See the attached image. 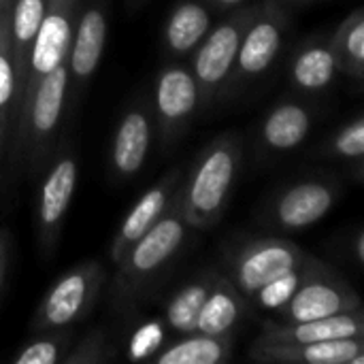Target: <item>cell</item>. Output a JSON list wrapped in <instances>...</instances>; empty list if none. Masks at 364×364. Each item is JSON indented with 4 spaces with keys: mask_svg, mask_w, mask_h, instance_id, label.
Segmentation results:
<instances>
[{
    "mask_svg": "<svg viewBox=\"0 0 364 364\" xmlns=\"http://www.w3.org/2000/svg\"><path fill=\"white\" fill-rule=\"evenodd\" d=\"M166 322L164 318H154V320H147L145 324H141L130 341H128V360L132 363H139V360H147V358H154L166 343Z\"/></svg>",
    "mask_w": 364,
    "mask_h": 364,
    "instance_id": "29",
    "label": "cell"
},
{
    "mask_svg": "<svg viewBox=\"0 0 364 364\" xmlns=\"http://www.w3.org/2000/svg\"><path fill=\"white\" fill-rule=\"evenodd\" d=\"M11 6H13V0H0V13L11 11Z\"/></svg>",
    "mask_w": 364,
    "mask_h": 364,
    "instance_id": "35",
    "label": "cell"
},
{
    "mask_svg": "<svg viewBox=\"0 0 364 364\" xmlns=\"http://www.w3.org/2000/svg\"><path fill=\"white\" fill-rule=\"evenodd\" d=\"M107 43V11L100 2H92L77 19L73 30L66 66L73 83H85L96 73Z\"/></svg>",
    "mask_w": 364,
    "mask_h": 364,
    "instance_id": "17",
    "label": "cell"
},
{
    "mask_svg": "<svg viewBox=\"0 0 364 364\" xmlns=\"http://www.w3.org/2000/svg\"><path fill=\"white\" fill-rule=\"evenodd\" d=\"M6 279V235L0 230V292Z\"/></svg>",
    "mask_w": 364,
    "mask_h": 364,
    "instance_id": "32",
    "label": "cell"
},
{
    "mask_svg": "<svg viewBox=\"0 0 364 364\" xmlns=\"http://www.w3.org/2000/svg\"><path fill=\"white\" fill-rule=\"evenodd\" d=\"M207 6H213V9H218V11H226V9H237V6H241L245 0H203Z\"/></svg>",
    "mask_w": 364,
    "mask_h": 364,
    "instance_id": "33",
    "label": "cell"
},
{
    "mask_svg": "<svg viewBox=\"0 0 364 364\" xmlns=\"http://www.w3.org/2000/svg\"><path fill=\"white\" fill-rule=\"evenodd\" d=\"M70 348V333L66 328L47 331L43 337L23 346L15 356L13 364H58Z\"/></svg>",
    "mask_w": 364,
    "mask_h": 364,
    "instance_id": "27",
    "label": "cell"
},
{
    "mask_svg": "<svg viewBox=\"0 0 364 364\" xmlns=\"http://www.w3.org/2000/svg\"><path fill=\"white\" fill-rule=\"evenodd\" d=\"M339 186L333 179H305L282 190L267 209V222L282 230H305L320 222L337 203Z\"/></svg>",
    "mask_w": 364,
    "mask_h": 364,
    "instance_id": "11",
    "label": "cell"
},
{
    "mask_svg": "<svg viewBox=\"0 0 364 364\" xmlns=\"http://www.w3.org/2000/svg\"><path fill=\"white\" fill-rule=\"evenodd\" d=\"M200 109V90L190 70L183 64L164 66L154 85V107L158 130L164 141L177 139Z\"/></svg>",
    "mask_w": 364,
    "mask_h": 364,
    "instance_id": "10",
    "label": "cell"
},
{
    "mask_svg": "<svg viewBox=\"0 0 364 364\" xmlns=\"http://www.w3.org/2000/svg\"><path fill=\"white\" fill-rule=\"evenodd\" d=\"M151 145V107L136 105L119 117L111 143V168L119 179L134 177L149 154Z\"/></svg>",
    "mask_w": 364,
    "mask_h": 364,
    "instance_id": "16",
    "label": "cell"
},
{
    "mask_svg": "<svg viewBox=\"0 0 364 364\" xmlns=\"http://www.w3.org/2000/svg\"><path fill=\"white\" fill-rule=\"evenodd\" d=\"M6 13H9V11H6ZM2 15H4V13H0V17H2Z\"/></svg>",
    "mask_w": 364,
    "mask_h": 364,
    "instance_id": "37",
    "label": "cell"
},
{
    "mask_svg": "<svg viewBox=\"0 0 364 364\" xmlns=\"http://www.w3.org/2000/svg\"><path fill=\"white\" fill-rule=\"evenodd\" d=\"M215 273H207L203 277H196L192 279L190 284H186L181 290H177L173 294V299L168 301L166 305V311H164V322H166V328L179 337L183 335H192L196 331V320H198V314L215 284Z\"/></svg>",
    "mask_w": 364,
    "mask_h": 364,
    "instance_id": "24",
    "label": "cell"
},
{
    "mask_svg": "<svg viewBox=\"0 0 364 364\" xmlns=\"http://www.w3.org/2000/svg\"><path fill=\"white\" fill-rule=\"evenodd\" d=\"M256 11L258 4L235 9L224 21L211 28L194 49L190 70L200 90V107H209L218 96L226 94L243 34Z\"/></svg>",
    "mask_w": 364,
    "mask_h": 364,
    "instance_id": "3",
    "label": "cell"
},
{
    "mask_svg": "<svg viewBox=\"0 0 364 364\" xmlns=\"http://www.w3.org/2000/svg\"><path fill=\"white\" fill-rule=\"evenodd\" d=\"M102 284L105 269L96 260L66 271L36 305L30 322L32 331H60L83 320L96 305Z\"/></svg>",
    "mask_w": 364,
    "mask_h": 364,
    "instance_id": "4",
    "label": "cell"
},
{
    "mask_svg": "<svg viewBox=\"0 0 364 364\" xmlns=\"http://www.w3.org/2000/svg\"><path fill=\"white\" fill-rule=\"evenodd\" d=\"M250 358L262 364H364V337L252 346Z\"/></svg>",
    "mask_w": 364,
    "mask_h": 364,
    "instance_id": "14",
    "label": "cell"
},
{
    "mask_svg": "<svg viewBox=\"0 0 364 364\" xmlns=\"http://www.w3.org/2000/svg\"><path fill=\"white\" fill-rule=\"evenodd\" d=\"M339 75V64L335 51L328 45L311 43L303 47L290 66V81L303 92L316 94L326 90Z\"/></svg>",
    "mask_w": 364,
    "mask_h": 364,
    "instance_id": "22",
    "label": "cell"
},
{
    "mask_svg": "<svg viewBox=\"0 0 364 364\" xmlns=\"http://www.w3.org/2000/svg\"><path fill=\"white\" fill-rule=\"evenodd\" d=\"M314 126L311 111L294 100L275 105L260 126V141L269 151H292L305 143Z\"/></svg>",
    "mask_w": 364,
    "mask_h": 364,
    "instance_id": "19",
    "label": "cell"
},
{
    "mask_svg": "<svg viewBox=\"0 0 364 364\" xmlns=\"http://www.w3.org/2000/svg\"><path fill=\"white\" fill-rule=\"evenodd\" d=\"M288 23L290 17L277 0H267L264 4H258V11L243 34L226 90L254 81L271 68L284 45Z\"/></svg>",
    "mask_w": 364,
    "mask_h": 364,
    "instance_id": "8",
    "label": "cell"
},
{
    "mask_svg": "<svg viewBox=\"0 0 364 364\" xmlns=\"http://www.w3.org/2000/svg\"><path fill=\"white\" fill-rule=\"evenodd\" d=\"M364 337L363 309L305 322H267L252 346L269 343H320L335 339Z\"/></svg>",
    "mask_w": 364,
    "mask_h": 364,
    "instance_id": "13",
    "label": "cell"
},
{
    "mask_svg": "<svg viewBox=\"0 0 364 364\" xmlns=\"http://www.w3.org/2000/svg\"><path fill=\"white\" fill-rule=\"evenodd\" d=\"M356 309H363L356 290L322 260L309 258L301 286L273 316L279 322H305Z\"/></svg>",
    "mask_w": 364,
    "mask_h": 364,
    "instance_id": "6",
    "label": "cell"
},
{
    "mask_svg": "<svg viewBox=\"0 0 364 364\" xmlns=\"http://www.w3.org/2000/svg\"><path fill=\"white\" fill-rule=\"evenodd\" d=\"M113 354L109 352V341L102 328L90 331L77 346H70L64 354L62 364H98L107 363Z\"/></svg>",
    "mask_w": 364,
    "mask_h": 364,
    "instance_id": "30",
    "label": "cell"
},
{
    "mask_svg": "<svg viewBox=\"0 0 364 364\" xmlns=\"http://www.w3.org/2000/svg\"><path fill=\"white\" fill-rule=\"evenodd\" d=\"M211 30V11L203 0H181L171 11L162 38L164 47L173 58H183L192 53L198 43Z\"/></svg>",
    "mask_w": 364,
    "mask_h": 364,
    "instance_id": "20",
    "label": "cell"
},
{
    "mask_svg": "<svg viewBox=\"0 0 364 364\" xmlns=\"http://www.w3.org/2000/svg\"><path fill=\"white\" fill-rule=\"evenodd\" d=\"M45 6H47V0H13L11 13H9V34H11L13 66L17 75V94L26 77L30 49L38 32L41 19L45 15Z\"/></svg>",
    "mask_w": 364,
    "mask_h": 364,
    "instance_id": "21",
    "label": "cell"
},
{
    "mask_svg": "<svg viewBox=\"0 0 364 364\" xmlns=\"http://www.w3.org/2000/svg\"><path fill=\"white\" fill-rule=\"evenodd\" d=\"M309 258H311V256H309ZM309 258H307V262H309ZM307 262L301 264V267H296V269H292V271H288V273H284V275H279V277H275V279H271L269 284H264V286L252 296V301H254L260 309H264V311H269V314L279 311V309L292 299V294L296 292V288L301 286L303 275H305V269H307Z\"/></svg>",
    "mask_w": 364,
    "mask_h": 364,
    "instance_id": "28",
    "label": "cell"
},
{
    "mask_svg": "<svg viewBox=\"0 0 364 364\" xmlns=\"http://www.w3.org/2000/svg\"><path fill=\"white\" fill-rule=\"evenodd\" d=\"M354 254H356V262L363 264L364 262V232L358 230L356 232V239H354Z\"/></svg>",
    "mask_w": 364,
    "mask_h": 364,
    "instance_id": "34",
    "label": "cell"
},
{
    "mask_svg": "<svg viewBox=\"0 0 364 364\" xmlns=\"http://www.w3.org/2000/svg\"><path fill=\"white\" fill-rule=\"evenodd\" d=\"M331 47L335 51L339 73L350 75L360 81L364 73V13L363 9H354L337 28L331 38Z\"/></svg>",
    "mask_w": 364,
    "mask_h": 364,
    "instance_id": "25",
    "label": "cell"
},
{
    "mask_svg": "<svg viewBox=\"0 0 364 364\" xmlns=\"http://www.w3.org/2000/svg\"><path fill=\"white\" fill-rule=\"evenodd\" d=\"M68 83V66L64 60L41 79L21 119L17 122V149L26 151L34 166L43 162L47 147L55 136L66 105Z\"/></svg>",
    "mask_w": 364,
    "mask_h": 364,
    "instance_id": "7",
    "label": "cell"
},
{
    "mask_svg": "<svg viewBox=\"0 0 364 364\" xmlns=\"http://www.w3.org/2000/svg\"><path fill=\"white\" fill-rule=\"evenodd\" d=\"M241 166V136H215L194 160L188 179L177 190V203L190 228L207 230L220 222Z\"/></svg>",
    "mask_w": 364,
    "mask_h": 364,
    "instance_id": "1",
    "label": "cell"
},
{
    "mask_svg": "<svg viewBox=\"0 0 364 364\" xmlns=\"http://www.w3.org/2000/svg\"><path fill=\"white\" fill-rule=\"evenodd\" d=\"M77 9L79 0H47L45 15L41 19L38 32L34 36L32 49H30V60L26 68V77L21 83V90L15 100V124L21 119L32 94L36 92L41 79L53 70L60 62L66 60L73 30H75V19H77Z\"/></svg>",
    "mask_w": 364,
    "mask_h": 364,
    "instance_id": "5",
    "label": "cell"
},
{
    "mask_svg": "<svg viewBox=\"0 0 364 364\" xmlns=\"http://www.w3.org/2000/svg\"><path fill=\"white\" fill-rule=\"evenodd\" d=\"M179 177H181L179 171L166 173L158 183H154L136 200V205L130 209V213L122 220V224L115 232V239L111 243V250H109L113 264H117L124 258V254L166 213V209L171 207V203L177 194Z\"/></svg>",
    "mask_w": 364,
    "mask_h": 364,
    "instance_id": "15",
    "label": "cell"
},
{
    "mask_svg": "<svg viewBox=\"0 0 364 364\" xmlns=\"http://www.w3.org/2000/svg\"><path fill=\"white\" fill-rule=\"evenodd\" d=\"M290 2H309V0H290Z\"/></svg>",
    "mask_w": 364,
    "mask_h": 364,
    "instance_id": "36",
    "label": "cell"
},
{
    "mask_svg": "<svg viewBox=\"0 0 364 364\" xmlns=\"http://www.w3.org/2000/svg\"><path fill=\"white\" fill-rule=\"evenodd\" d=\"M307 258L309 256L294 241L279 237L254 239L235 252L230 279L245 299H252L264 284L305 264Z\"/></svg>",
    "mask_w": 364,
    "mask_h": 364,
    "instance_id": "9",
    "label": "cell"
},
{
    "mask_svg": "<svg viewBox=\"0 0 364 364\" xmlns=\"http://www.w3.org/2000/svg\"><path fill=\"white\" fill-rule=\"evenodd\" d=\"M245 316V296L230 277H215V284L198 314L196 331L211 337H230Z\"/></svg>",
    "mask_w": 364,
    "mask_h": 364,
    "instance_id": "18",
    "label": "cell"
},
{
    "mask_svg": "<svg viewBox=\"0 0 364 364\" xmlns=\"http://www.w3.org/2000/svg\"><path fill=\"white\" fill-rule=\"evenodd\" d=\"M331 149L335 156L348 158V160H360L364 156V119L363 115H356L352 122H348L333 139Z\"/></svg>",
    "mask_w": 364,
    "mask_h": 364,
    "instance_id": "31",
    "label": "cell"
},
{
    "mask_svg": "<svg viewBox=\"0 0 364 364\" xmlns=\"http://www.w3.org/2000/svg\"><path fill=\"white\" fill-rule=\"evenodd\" d=\"M188 232L190 226L181 215L175 194L166 213L115 264L117 301L128 303L139 292H143L160 275V271L179 254V250L188 239Z\"/></svg>",
    "mask_w": 364,
    "mask_h": 364,
    "instance_id": "2",
    "label": "cell"
},
{
    "mask_svg": "<svg viewBox=\"0 0 364 364\" xmlns=\"http://www.w3.org/2000/svg\"><path fill=\"white\" fill-rule=\"evenodd\" d=\"M232 354V337L183 335L171 346H164L156 356V364H220Z\"/></svg>",
    "mask_w": 364,
    "mask_h": 364,
    "instance_id": "23",
    "label": "cell"
},
{
    "mask_svg": "<svg viewBox=\"0 0 364 364\" xmlns=\"http://www.w3.org/2000/svg\"><path fill=\"white\" fill-rule=\"evenodd\" d=\"M77 177H79V166L75 156L68 151L62 154L45 175L38 194V207H36L38 247L45 256H51L60 241V232L77 190Z\"/></svg>",
    "mask_w": 364,
    "mask_h": 364,
    "instance_id": "12",
    "label": "cell"
},
{
    "mask_svg": "<svg viewBox=\"0 0 364 364\" xmlns=\"http://www.w3.org/2000/svg\"><path fill=\"white\" fill-rule=\"evenodd\" d=\"M9 13H4L0 17V151L6 143L9 130L13 126L15 98H17V75H15L13 51H11Z\"/></svg>",
    "mask_w": 364,
    "mask_h": 364,
    "instance_id": "26",
    "label": "cell"
}]
</instances>
